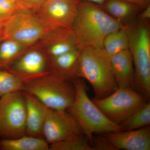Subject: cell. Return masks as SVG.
<instances>
[{
    "label": "cell",
    "instance_id": "obj_9",
    "mask_svg": "<svg viewBox=\"0 0 150 150\" xmlns=\"http://www.w3.org/2000/svg\"><path fill=\"white\" fill-rule=\"evenodd\" d=\"M83 134L79 123L67 110L47 108L43 137L48 144H54Z\"/></svg>",
    "mask_w": 150,
    "mask_h": 150
},
{
    "label": "cell",
    "instance_id": "obj_29",
    "mask_svg": "<svg viewBox=\"0 0 150 150\" xmlns=\"http://www.w3.org/2000/svg\"><path fill=\"white\" fill-rule=\"evenodd\" d=\"M79 1H85L93 3L98 5L101 6L106 0H79Z\"/></svg>",
    "mask_w": 150,
    "mask_h": 150
},
{
    "label": "cell",
    "instance_id": "obj_6",
    "mask_svg": "<svg viewBox=\"0 0 150 150\" xmlns=\"http://www.w3.org/2000/svg\"><path fill=\"white\" fill-rule=\"evenodd\" d=\"M53 29L44 24L36 14L18 9L4 21L1 40L10 39L29 47Z\"/></svg>",
    "mask_w": 150,
    "mask_h": 150
},
{
    "label": "cell",
    "instance_id": "obj_19",
    "mask_svg": "<svg viewBox=\"0 0 150 150\" xmlns=\"http://www.w3.org/2000/svg\"><path fill=\"white\" fill-rule=\"evenodd\" d=\"M103 49L109 57L129 48L127 26L110 33L105 38Z\"/></svg>",
    "mask_w": 150,
    "mask_h": 150
},
{
    "label": "cell",
    "instance_id": "obj_21",
    "mask_svg": "<svg viewBox=\"0 0 150 150\" xmlns=\"http://www.w3.org/2000/svg\"><path fill=\"white\" fill-rule=\"evenodd\" d=\"M150 124V103L146 102L119 125L121 131H125L140 129Z\"/></svg>",
    "mask_w": 150,
    "mask_h": 150
},
{
    "label": "cell",
    "instance_id": "obj_24",
    "mask_svg": "<svg viewBox=\"0 0 150 150\" xmlns=\"http://www.w3.org/2000/svg\"><path fill=\"white\" fill-rule=\"evenodd\" d=\"M18 10L15 2L12 0H0V20L4 21Z\"/></svg>",
    "mask_w": 150,
    "mask_h": 150
},
{
    "label": "cell",
    "instance_id": "obj_8",
    "mask_svg": "<svg viewBox=\"0 0 150 150\" xmlns=\"http://www.w3.org/2000/svg\"><path fill=\"white\" fill-rule=\"evenodd\" d=\"M26 109L23 91L0 98V137L18 138L26 135Z\"/></svg>",
    "mask_w": 150,
    "mask_h": 150
},
{
    "label": "cell",
    "instance_id": "obj_26",
    "mask_svg": "<svg viewBox=\"0 0 150 150\" xmlns=\"http://www.w3.org/2000/svg\"><path fill=\"white\" fill-rule=\"evenodd\" d=\"M91 144L92 150H117L102 135H94Z\"/></svg>",
    "mask_w": 150,
    "mask_h": 150
},
{
    "label": "cell",
    "instance_id": "obj_5",
    "mask_svg": "<svg viewBox=\"0 0 150 150\" xmlns=\"http://www.w3.org/2000/svg\"><path fill=\"white\" fill-rule=\"evenodd\" d=\"M129 49L134 66V88L150 97V26L148 20H135L127 25Z\"/></svg>",
    "mask_w": 150,
    "mask_h": 150
},
{
    "label": "cell",
    "instance_id": "obj_31",
    "mask_svg": "<svg viewBox=\"0 0 150 150\" xmlns=\"http://www.w3.org/2000/svg\"><path fill=\"white\" fill-rule=\"evenodd\" d=\"M12 1H13L17 3L18 1V0H12Z\"/></svg>",
    "mask_w": 150,
    "mask_h": 150
},
{
    "label": "cell",
    "instance_id": "obj_3",
    "mask_svg": "<svg viewBox=\"0 0 150 150\" xmlns=\"http://www.w3.org/2000/svg\"><path fill=\"white\" fill-rule=\"evenodd\" d=\"M73 82L74 99L67 110L76 119L90 143L95 134L121 131L120 125L108 119L89 98L87 87L83 79L76 78Z\"/></svg>",
    "mask_w": 150,
    "mask_h": 150
},
{
    "label": "cell",
    "instance_id": "obj_13",
    "mask_svg": "<svg viewBox=\"0 0 150 150\" xmlns=\"http://www.w3.org/2000/svg\"><path fill=\"white\" fill-rule=\"evenodd\" d=\"M40 41L45 48V55L48 59L78 49L74 33L69 28L52 30Z\"/></svg>",
    "mask_w": 150,
    "mask_h": 150
},
{
    "label": "cell",
    "instance_id": "obj_4",
    "mask_svg": "<svg viewBox=\"0 0 150 150\" xmlns=\"http://www.w3.org/2000/svg\"><path fill=\"white\" fill-rule=\"evenodd\" d=\"M73 79L67 75L50 72L28 81L22 91L33 96L48 108L67 110L74 99Z\"/></svg>",
    "mask_w": 150,
    "mask_h": 150
},
{
    "label": "cell",
    "instance_id": "obj_30",
    "mask_svg": "<svg viewBox=\"0 0 150 150\" xmlns=\"http://www.w3.org/2000/svg\"><path fill=\"white\" fill-rule=\"evenodd\" d=\"M4 22V21L0 20V40H1L3 26Z\"/></svg>",
    "mask_w": 150,
    "mask_h": 150
},
{
    "label": "cell",
    "instance_id": "obj_18",
    "mask_svg": "<svg viewBox=\"0 0 150 150\" xmlns=\"http://www.w3.org/2000/svg\"><path fill=\"white\" fill-rule=\"evenodd\" d=\"M80 51L75 49L48 59L51 72L67 75L74 79V70Z\"/></svg>",
    "mask_w": 150,
    "mask_h": 150
},
{
    "label": "cell",
    "instance_id": "obj_16",
    "mask_svg": "<svg viewBox=\"0 0 150 150\" xmlns=\"http://www.w3.org/2000/svg\"><path fill=\"white\" fill-rule=\"evenodd\" d=\"M100 6L109 15L126 26L135 21L142 10L125 0H106Z\"/></svg>",
    "mask_w": 150,
    "mask_h": 150
},
{
    "label": "cell",
    "instance_id": "obj_20",
    "mask_svg": "<svg viewBox=\"0 0 150 150\" xmlns=\"http://www.w3.org/2000/svg\"><path fill=\"white\" fill-rule=\"evenodd\" d=\"M0 43V68H6L28 50L27 46L15 40H1Z\"/></svg>",
    "mask_w": 150,
    "mask_h": 150
},
{
    "label": "cell",
    "instance_id": "obj_28",
    "mask_svg": "<svg viewBox=\"0 0 150 150\" xmlns=\"http://www.w3.org/2000/svg\"><path fill=\"white\" fill-rule=\"evenodd\" d=\"M137 19L142 20H149L150 19V5L142 10L138 14Z\"/></svg>",
    "mask_w": 150,
    "mask_h": 150
},
{
    "label": "cell",
    "instance_id": "obj_14",
    "mask_svg": "<svg viewBox=\"0 0 150 150\" xmlns=\"http://www.w3.org/2000/svg\"><path fill=\"white\" fill-rule=\"evenodd\" d=\"M110 62L113 77L118 88L134 89L135 71L129 49L111 56Z\"/></svg>",
    "mask_w": 150,
    "mask_h": 150
},
{
    "label": "cell",
    "instance_id": "obj_10",
    "mask_svg": "<svg viewBox=\"0 0 150 150\" xmlns=\"http://www.w3.org/2000/svg\"><path fill=\"white\" fill-rule=\"evenodd\" d=\"M79 0H47L36 13L51 29H72L77 16Z\"/></svg>",
    "mask_w": 150,
    "mask_h": 150
},
{
    "label": "cell",
    "instance_id": "obj_2",
    "mask_svg": "<svg viewBox=\"0 0 150 150\" xmlns=\"http://www.w3.org/2000/svg\"><path fill=\"white\" fill-rule=\"evenodd\" d=\"M74 77L89 83L94 93V99L103 98L118 88L112 74L110 57L103 48H87L81 51Z\"/></svg>",
    "mask_w": 150,
    "mask_h": 150
},
{
    "label": "cell",
    "instance_id": "obj_27",
    "mask_svg": "<svg viewBox=\"0 0 150 150\" xmlns=\"http://www.w3.org/2000/svg\"><path fill=\"white\" fill-rule=\"evenodd\" d=\"M132 4L139 7L142 10L150 5V0H125Z\"/></svg>",
    "mask_w": 150,
    "mask_h": 150
},
{
    "label": "cell",
    "instance_id": "obj_25",
    "mask_svg": "<svg viewBox=\"0 0 150 150\" xmlns=\"http://www.w3.org/2000/svg\"><path fill=\"white\" fill-rule=\"evenodd\" d=\"M47 0H18L17 3L18 9L37 13Z\"/></svg>",
    "mask_w": 150,
    "mask_h": 150
},
{
    "label": "cell",
    "instance_id": "obj_12",
    "mask_svg": "<svg viewBox=\"0 0 150 150\" xmlns=\"http://www.w3.org/2000/svg\"><path fill=\"white\" fill-rule=\"evenodd\" d=\"M117 150H150V125L129 131L101 134Z\"/></svg>",
    "mask_w": 150,
    "mask_h": 150
},
{
    "label": "cell",
    "instance_id": "obj_7",
    "mask_svg": "<svg viewBox=\"0 0 150 150\" xmlns=\"http://www.w3.org/2000/svg\"><path fill=\"white\" fill-rule=\"evenodd\" d=\"M92 100L108 119L119 125L148 101L134 89L120 88L103 98Z\"/></svg>",
    "mask_w": 150,
    "mask_h": 150
},
{
    "label": "cell",
    "instance_id": "obj_15",
    "mask_svg": "<svg viewBox=\"0 0 150 150\" xmlns=\"http://www.w3.org/2000/svg\"><path fill=\"white\" fill-rule=\"evenodd\" d=\"M23 92L26 105V135L43 138V126L47 107L33 96L26 92Z\"/></svg>",
    "mask_w": 150,
    "mask_h": 150
},
{
    "label": "cell",
    "instance_id": "obj_23",
    "mask_svg": "<svg viewBox=\"0 0 150 150\" xmlns=\"http://www.w3.org/2000/svg\"><path fill=\"white\" fill-rule=\"evenodd\" d=\"M49 150H92L90 142L84 134L49 145Z\"/></svg>",
    "mask_w": 150,
    "mask_h": 150
},
{
    "label": "cell",
    "instance_id": "obj_1",
    "mask_svg": "<svg viewBox=\"0 0 150 150\" xmlns=\"http://www.w3.org/2000/svg\"><path fill=\"white\" fill-rule=\"evenodd\" d=\"M126 26L100 6L79 0L77 14L72 29L79 51L103 48L105 38L109 33Z\"/></svg>",
    "mask_w": 150,
    "mask_h": 150
},
{
    "label": "cell",
    "instance_id": "obj_17",
    "mask_svg": "<svg viewBox=\"0 0 150 150\" xmlns=\"http://www.w3.org/2000/svg\"><path fill=\"white\" fill-rule=\"evenodd\" d=\"M0 150H49L43 138L25 135L18 138L0 140Z\"/></svg>",
    "mask_w": 150,
    "mask_h": 150
},
{
    "label": "cell",
    "instance_id": "obj_11",
    "mask_svg": "<svg viewBox=\"0 0 150 150\" xmlns=\"http://www.w3.org/2000/svg\"><path fill=\"white\" fill-rule=\"evenodd\" d=\"M48 59L38 49L28 50L6 67L8 71L29 81L51 72L47 71Z\"/></svg>",
    "mask_w": 150,
    "mask_h": 150
},
{
    "label": "cell",
    "instance_id": "obj_22",
    "mask_svg": "<svg viewBox=\"0 0 150 150\" xmlns=\"http://www.w3.org/2000/svg\"><path fill=\"white\" fill-rule=\"evenodd\" d=\"M28 80L8 71L0 70V98L15 92L22 91Z\"/></svg>",
    "mask_w": 150,
    "mask_h": 150
}]
</instances>
